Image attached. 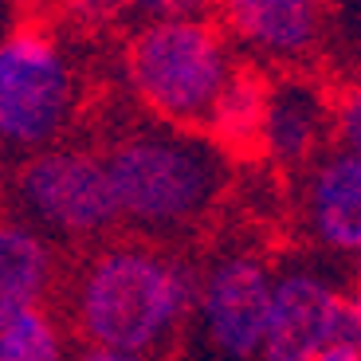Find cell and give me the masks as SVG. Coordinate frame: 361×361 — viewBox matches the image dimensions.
I'll return each instance as SVG.
<instances>
[{"mask_svg":"<svg viewBox=\"0 0 361 361\" xmlns=\"http://www.w3.org/2000/svg\"><path fill=\"white\" fill-rule=\"evenodd\" d=\"M200 271L145 244H110L90 255L75 287V322L87 345L149 353L197 307Z\"/></svg>","mask_w":361,"mask_h":361,"instance_id":"1","label":"cell"},{"mask_svg":"<svg viewBox=\"0 0 361 361\" xmlns=\"http://www.w3.org/2000/svg\"><path fill=\"white\" fill-rule=\"evenodd\" d=\"M118 220L149 232L189 228L220 200L228 185V154L197 130H137L102 157Z\"/></svg>","mask_w":361,"mask_h":361,"instance_id":"2","label":"cell"},{"mask_svg":"<svg viewBox=\"0 0 361 361\" xmlns=\"http://www.w3.org/2000/svg\"><path fill=\"white\" fill-rule=\"evenodd\" d=\"M232 47L212 20L142 24L126 44V82L154 118L200 130L232 75Z\"/></svg>","mask_w":361,"mask_h":361,"instance_id":"3","label":"cell"},{"mask_svg":"<svg viewBox=\"0 0 361 361\" xmlns=\"http://www.w3.org/2000/svg\"><path fill=\"white\" fill-rule=\"evenodd\" d=\"M75 110V75L44 27H16L0 39V142L47 149Z\"/></svg>","mask_w":361,"mask_h":361,"instance_id":"4","label":"cell"},{"mask_svg":"<svg viewBox=\"0 0 361 361\" xmlns=\"http://www.w3.org/2000/svg\"><path fill=\"white\" fill-rule=\"evenodd\" d=\"M24 212L59 235H102L118 224V204L99 154L47 145L24 161L16 177Z\"/></svg>","mask_w":361,"mask_h":361,"instance_id":"5","label":"cell"},{"mask_svg":"<svg viewBox=\"0 0 361 361\" xmlns=\"http://www.w3.org/2000/svg\"><path fill=\"white\" fill-rule=\"evenodd\" d=\"M275 271L255 252H228L208 263L197 287V322L216 361H259Z\"/></svg>","mask_w":361,"mask_h":361,"instance_id":"6","label":"cell"},{"mask_svg":"<svg viewBox=\"0 0 361 361\" xmlns=\"http://www.w3.org/2000/svg\"><path fill=\"white\" fill-rule=\"evenodd\" d=\"M345 290L314 267L275 271L259 361H314L338 334Z\"/></svg>","mask_w":361,"mask_h":361,"instance_id":"7","label":"cell"},{"mask_svg":"<svg viewBox=\"0 0 361 361\" xmlns=\"http://www.w3.org/2000/svg\"><path fill=\"white\" fill-rule=\"evenodd\" d=\"M334 137V106L307 79H271L263 106L259 149L279 169H310Z\"/></svg>","mask_w":361,"mask_h":361,"instance_id":"8","label":"cell"},{"mask_svg":"<svg viewBox=\"0 0 361 361\" xmlns=\"http://www.w3.org/2000/svg\"><path fill=\"white\" fill-rule=\"evenodd\" d=\"M302 216L322 247L361 259V157L326 149L307 173Z\"/></svg>","mask_w":361,"mask_h":361,"instance_id":"9","label":"cell"},{"mask_svg":"<svg viewBox=\"0 0 361 361\" xmlns=\"http://www.w3.org/2000/svg\"><path fill=\"white\" fill-rule=\"evenodd\" d=\"M228 32L275 63H295L314 47L318 16L302 0H216Z\"/></svg>","mask_w":361,"mask_h":361,"instance_id":"10","label":"cell"},{"mask_svg":"<svg viewBox=\"0 0 361 361\" xmlns=\"http://www.w3.org/2000/svg\"><path fill=\"white\" fill-rule=\"evenodd\" d=\"M51 283V252L27 220H0V326L39 310Z\"/></svg>","mask_w":361,"mask_h":361,"instance_id":"11","label":"cell"},{"mask_svg":"<svg viewBox=\"0 0 361 361\" xmlns=\"http://www.w3.org/2000/svg\"><path fill=\"white\" fill-rule=\"evenodd\" d=\"M267 75H259L255 67H232V75L224 79L216 102L204 118V137L224 154H252L259 142L263 126V106H267Z\"/></svg>","mask_w":361,"mask_h":361,"instance_id":"12","label":"cell"},{"mask_svg":"<svg viewBox=\"0 0 361 361\" xmlns=\"http://www.w3.org/2000/svg\"><path fill=\"white\" fill-rule=\"evenodd\" d=\"M0 361H71V353L47 310H27L0 326Z\"/></svg>","mask_w":361,"mask_h":361,"instance_id":"13","label":"cell"},{"mask_svg":"<svg viewBox=\"0 0 361 361\" xmlns=\"http://www.w3.org/2000/svg\"><path fill=\"white\" fill-rule=\"evenodd\" d=\"M216 0H122V12H137L145 24H169V20H204Z\"/></svg>","mask_w":361,"mask_h":361,"instance_id":"14","label":"cell"},{"mask_svg":"<svg viewBox=\"0 0 361 361\" xmlns=\"http://www.w3.org/2000/svg\"><path fill=\"white\" fill-rule=\"evenodd\" d=\"M334 134H338V149L361 157V87H350L334 102Z\"/></svg>","mask_w":361,"mask_h":361,"instance_id":"15","label":"cell"},{"mask_svg":"<svg viewBox=\"0 0 361 361\" xmlns=\"http://www.w3.org/2000/svg\"><path fill=\"white\" fill-rule=\"evenodd\" d=\"M67 4V16L75 20L79 27H106L122 16V0H63Z\"/></svg>","mask_w":361,"mask_h":361,"instance_id":"16","label":"cell"},{"mask_svg":"<svg viewBox=\"0 0 361 361\" xmlns=\"http://www.w3.org/2000/svg\"><path fill=\"white\" fill-rule=\"evenodd\" d=\"M334 342H345V345H353V350H361V290H345Z\"/></svg>","mask_w":361,"mask_h":361,"instance_id":"17","label":"cell"},{"mask_svg":"<svg viewBox=\"0 0 361 361\" xmlns=\"http://www.w3.org/2000/svg\"><path fill=\"white\" fill-rule=\"evenodd\" d=\"M71 361H149V353H126V350H106V345H82Z\"/></svg>","mask_w":361,"mask_h":361,"instance_id":"18","label":"cell"},{"mask_svg":"<svg viewBox=\"0 0 361 361\" xmlns=\"http://www.w3.org/2000/svg\"><path fill=\"white\" fill-rule=\"evenodd\" d=\"M314 361H361V350H353V345H345V342H330Z\"/></svg>","mask_w":361,"mask_h":361,"instance_id":"19","label":"cell"},{"mask_svg":"<svg viewBox=\"0 0 361 361\" xmlns=\"http://www.w3.org/2000/svg\"><path fill=\"white\" fill-rule=\"evenodd\" d=\"M0 189H4V157H0Z\"/></svg>","mask_w":361,"mask_h":361,"instance_id":"20","label":"cell"},{"mask_svg":"<svg viewBox=\"0 0 361 361\" xmlns=\"http://www.w3.org/2000/svg\"><path fill=\"white\" fill-rule=\"evenodd\" d=\"M302 4H314V0H302Z\"/></svg>","mask_w":361,"mask_h":361,"instance_id":"21","label":"cell"}]
</instances>
